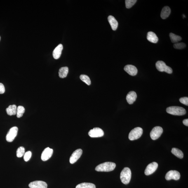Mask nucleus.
Masks as SVG:
<instances>
[{
	"label": "nucleus",
	"mask_w": 188,
	"mask_h": 188,
	"mask_svg": "<svg viewBox=\"0 0 188 188\" xmlns=\"http://www.w3.org/2000/svg\"><path fill=\"white\" fill-rule=\"evenodd\" d=\"M80 78L82 81L86 83L88 85H90L91 84V82L90 78L88 76L84 74L81 75L80 76Z\"/></svg>",
	"instance_id": "nucleus-26"
},
{
	"label": "nucleus",
	"mask_w": 188,
	"mask_h": 188,
	"mask_svg": "<svg viewBox=\"0 0 188 188\" xmlns=\"http://www.w3.org/2000/svg\"><path fill=\"white\" fill-rule=\"evenodd\" d=\"M143 133V130L140 127H136L132 129L129 135V138L130 140H137L141 137Z\"/></svg>",
	"instance_id": "nucleus-4"
},
{
	"label": "nucleus",
	"mask_w": 188,
	"mask_h": 188,
	"mask_svg": "<svg viewBox=\"0 0 188 188\" xmlns=\"http://www.w3.org/2000/svg\"><path fill=\"white\" fill-rule=\"evenodd\" d=\"M171 13V9L169 7L165 6L162 8L161 13L162 19H165L168 18Z\"/></svg>",
	"instance_id": "nucleus-19"
},
{
	"label": "nucleus",
	"mask_w": 188,
	"mask_h": 188,
	"mask_svg": "<svg viewBox=\"0 0 188 188\" xmlns=\"http://www.w3.org/2000/svg\"><path fill=\"white\" fill-rule=\"evenodd\" d=\"M180 177V173L176 170H170L166 174L165 178L167 180L171 179L177 180H178Z\"/></svg>",
	"instance_id": "nucleus-8"
},
{
	"label": "nucleus",
	"mask_w": 188,
	"mask_h": 188,
	"mask_svg": "<svg viewBox=\"0 0 188 188\" xmlns=\"http://www.w3.org/2000/svg\"><path fill=\"white\" fill-rule=\"evenodd\" d=\"M88 134L91 137H100L104 135V132L102 129L99 128H95L91 130L88 132Z\"/></svg>",
	"instance_id": "nucleus-9"
},
{
	"label": "nucleus",
	"mask_w": 188,
	"mask_h": 188,
	"mask_svg": "<svg viewBox=\"0 0 188 188\" xmlns=\"http://www.w3.org/2000/svg\"><path fill=\"white\" fill-rule=\"evenodd\" d=\"M166 111L168 114L178 116L183 115L186 112L185 109L179 106H171L168 107Z\"/></svg>",
	"instance_id": "nucleus-3"
},
{
	"label": "nucleus",
	"mask_w": 188,
	"mask_h": 188,
	"mask_svg": "<svg viewBox=\"0 0 188 188\" xmlns=\"http://www.w3.org/2000/svg\"><path fill=\"white\" fill-rule=\"evenodd\" d=\"M131 177V172L129 168L125 167L120 174V179L123 184H128L130 182Z\"/></svg>",
	"instance_id": "nucleus-2"
},
{
	"label": "nucleus",
	"mask_w": 188,
	"mask_h": 188,
	"mask_svg": "<svg viewBox=\"0 0 188 188\" xmlns=\"http://www.w3.org/2000/svg\"><path fill=\"white\" fill-rule=\"evenodd\" d=\"M63 48V46L62 44H59L53 52V56L54 59H57L59 58L62 54V51Z\"/></svg>",
	"instance_id": "nucleus-16"
},
{
	"label": "nucleus",
	"mask_w": 188,
	"mask_h": 188,
	"mask_svg": "<svg viewBox=\"0 0 188 188\" xmlns=\"http://www.w3.org/2000/svg\"><path fill=\"white\" fill-rule=\"evenodd\" d=\"M53 153V149L47 147L43 151L41 155V159L43 161H46L51 157Z\"/></svg>",
	"instance_id": "nucleus-13"
},
{
	"label": "nucleus",
	"mask_w": 188,
	"mask_h": 188,
	"mask_svg": "<svg viewBox=\"0 0 188 188\" xmlns=\"http://www.w3.org/2000/svg\"><path fill=\"white\" fill-rule=\"evenodd\" d=\"M25 112V109L23 106H19L17 108V118H20Z\"/></svg>",
	"instance_id": "nucleus-25"
},
{
	"label": "nucleus",
	"mask_w": 188,
	"mask_h": 188,
	"mask_svg": "<svg viewBox=\"0 0 188 188\" xmlns=\"http://www.w3.org/2000/svg\"><path fill=\"white\" fill-rule=\"evenodd\" d=\"M25 153V149L23 147H20L18 148L17 151V157L21 158Z\"/></svg>",
	"instance_id": "nucleus-27"
},
{
	"label": "nucleus",
	"mask_w": 188,
	"mask_h": 188,
	"mask_svg": "<svg viewBox=\"0 0 188 188\" xmlns=\"http://www.w3.org/2000/svg\"><path fill=\"white\" fill-rule=\"evenodd\" d=\"M18 128L17 126H14L10 128L6 136V140L8 142H13L16 137Z\"/></svg>",
	"instance_id": "nucleus-6"
},
{
	"label": "nucleus",
	"mask_w": 188,
	"mask_h": 188,
	"mask_svg": "<svg viewBox=\"0 0 188 188\" xmlns=\"http://www.w3.org/2000/svg\"><path fill=\"white\" fill-rule=\"evenodd\" d=\"M163 132L162 127L157 126L154 127L150 132V137L153 140H156L161 136Z\"/></svg>",
	"instance_id": "nucleus-7"
},
{
	"label": "nucleus",
	"mask_w": 188,
	"mask_h": 188,
	"mask_svg": "<svg viewBox=\"0 0 188 188\" xmlns=\"http://www.w3.org/2000/svg\"><path fill=\"white\" fill-rule=\"evenodd\" d=\"M124 70L129 74L132 76L136 75L138 73L137 68L135 66L130 64L125 66Z\"/></svg>",
	"instance_id": "nucleus-14"
},
{
	"label": "nucleus",
	"mask_w": 188,
	"mask_h": 188,
	"mask_svg": "<svg viewBox=\"0 0 188 188\" xmlns=\"http://www.w3.org/2000/svg\"><path fill=\"white\" fill-rule=\"evenodd\" d=\"M116 166L115 163H114L105 162L97 165L96 167L95 170L99 172H109L114 170Z\"/></svg>",
	"instance_id": "nucleus-1"
},
{
	"label": "nucleus",
	"mask_w": 188,
	"mask_h": 188,
	"mask_svg": "<svg viewBox=\"0 0 188 188\" xmlns=\"http://www.w3.org/2000/svg\"><path fill=\"white\" fill-rule=\"evenodd\" d=\"M68 68L67 67H64L61 68L59 69V77L61 78H64L67 76L68 73Z\"/></svg>",
	"instance_id": "nucleus-21"
},
{
	"label": "nucleus",
	"mask_w": 188,
	"mask_h": 188,
	"mask_svg": "<svg viewBox=\"0 0 188 188\" xmlns=\"http://www.w3.org/2000/svg\"><path fill=\"white\" fill-rule=\"evenodd\" d=\"M29 186L30 188H47L48 185L44 181L36 180L30 183Z\"/></svg>",
	"instance_id": "nucleus-12"
},
{
	"label": "nucleus",
	"mask_w": 188,
	"mask_h": 188,
	"mask_svg": "<svg viewBox=\"0 0 188 188\" xmlns=\"http://www.w3.org/2000/svg\"><path fill=\"white\" fill-rule=\"evenodd\" d=\"M136 0H126L125 1V6L127 8H130L136 3Z\"/></svg>",
	"instance_id": "nucleus-28"
},
{
	"label": "nucleus",
	"mask_w": 188,
	"mask_h": 188,
	"mask_svg": "<svg viewBox=\"0 0 188 188\" xmlns=\"http://www.w3.org/2000/svg\"><path fill=\"white\" fill-rule=\"evenodd\" d=\"M156 67L158 70L161 72H165L169 74L172 73L171 68L167 66L163 61H158L156 63Z\"/></svg>",
	"instance_id": "nucleus-5"
},
{
	"label": "nucleus",
	"mask_w": 188,
	"mask_h": 188,
	"mask_svg": "<svg viewBox=\"0 0 188 188\" xmlns=\"http://www.w3.org/2000/svg\"><path fill=\"white\" fill-rule=\"evenodd\" d=\"M186 47V45L183 43H176L173 45L174 48L176 49H182Z\"/></svg>",
	"instance_id": "nucleus-29"
},
{
	"label": "nucleus",
	"mask_w": 188,
	"mask_h": 188,
	"mask_svg": "<svg viewBox=\"0 0 188 188\" xmlns=\"http://www.w3.org/2000/svg\"><path fill=\"white\" fill-rule=\"evenodd\" d=\"M169 36L172 42L173 43H176L178 41H180L182 39L180 36L177 35L172 33H170Z\"/></svg>",
	"instance_id": "nucleus-24"
},
{
	"label": "nucleus",
	"mask_w": 188,
	"mask_h": 188,
	"mask_svg": "<svg viewBox=\"0 0 188 188\" xmlns=\"http://www.w3.org/2000/svg\"><path fill=\"white\" fill-rule=\"evenodd\" d=\"M158 164L156 162H153L147 165L145 169L144 174L147 176L151 175L156 171L158 168Z\"/></svg>",
	"instance_id": "nucleus-10"
},
{
	"label": "nucleus",
	"mask_w": 188,
	"mask_h": 188,
	"mask_svg": "<svg viewBox=\"0 0 188 188\" xmlns=\"http://www.w3.org/2000/svg\"><path fill=\"white\" fill-rule=\"evenodd\" d=\"M17 107L15 104L10 105L6 109V111L9 115H15L17 114Z\"/></svg>",
	"instance_id": "nucleus-20"
},
{
	"label": "nucleus",
	"mask_w": 188,
	"mask_h": 188,
	"mask_svg": "<svg viewBox=\"0 0 188 188\" xmlns=\"http://www.w3.org/2000/svg\"><path fill=\"white\" fill-rule=\"evenodd\" d=\"M32 156V153L30 151H27L24 153V160L26 162H27L30 160Z\"/></svg>",
	"instance_id": "nucleus-30"
},
{
	"label": "nucleus",
	"mask_w": 188,
	"mask_h": 188,
	"mask_svg": "<svg viewBox=\"0 0 188 188\" xmlns=\"http://www.w3.org/2000/svg\"><path fill=\"white\" fill-rule=\"evenodd\" d=\"M183 123L184 125H186V126H188V119H185L183 121Z\"/></svg>",
	"instance_id": "nucleus-33"
},
{
	"label": "nucleus",
	"mask_w": 188,
	"mask_h": 188,
	"mask_svg": "<svg viewBox=\"0 0 188 188\" xmlns=\"http://www.w3.org/2000/svg\"><path fill=\"white\" fill-rule=\"evenodd\" d=\"M179 101L182 104L186 106H188V97H181L179 99Z\"/></svg>",
	"instance_id": "nucleus-31"
},
{
	"label": "nucleus",
	"mask_w": 188,
	"mask_h": 188,
	"mask_svg": "<svg viewBox=\"0 0 188 188\" xmlns=\"http://www.w3.org/2000/svg\"><path fill=\"white\" fill-rule=\"evenodd\" d=\"M83 151L81 149H78L75 151L71 155L69 161L71 164L75 163L81 157Z\"/></svg>",
	"instance_id": "nucleus-11"
},
{
	"label": "nucleus",
	"mask_w": 188,
	"mask_h": 188,
	"mask_svg": "<svg viewBox=\"0 0 188 188\" xmlns=\"http://www.w3.org/2000/svg\"><path fill=\"white\" fill-rule=\"evenodd\" d=\"M137 95L136 92L133 91H131L129 92L127 94L126 99L127 102L130 104H133L136 100Z\"/></svg>",
	"instance_id": "nucleus-15"
},
{
	"label": "nucleus",
	"mask_w": 188,
	"mask_h": 188,
	"mask_svg": "<svg viewBox=\"0 0 188 188\" xmlns=\"http://www.w3.org/2000/svg\"><path fill=\"white\" fill-rule=\"evenodd\" d=\"M171 152L172 154L175 155L177 157L182 159L184 157L183 153L182 151L177 148H173L172 149Z\"/></svg>",
	"instance_id": "nucleus-23"
},
{
	"label": "nucleus",
	"mask_w": 188,
	"mask_h": 188,
	"mask_svg": "<svg viewBox=\"0 0 188 188\" xmlns=\"http://www.w3.org/2000/svg\"><path fill=\"white\" fill-rule=\"evenodd\" d=\"M5 92L4 85L2 83H0V94H3Z\"/></svg>",
	"instance_id": "nucleus-32"
},
{
	"label": "nucleus",
	"mask_w": 188,
	"mask_h": 188,
	"mask_svg": "<svg viewBox=\"0 0 188 188\" xmlns=\"http://www.w3.org/2000/svg\"><path fill=\"white\" fill-rule=\"evenodd\" d=\"M0 40H1V37H0Z\"/></svg>",
	"instance_id": "nucleus-34"
},
{
	"label": "nucleus",
	"mask_w": 188,
	"mask_h": 188,
	"mask_svg": "<svg viewBox=\"0 0 188 188\" xmlns=\"http://www.w3.org/2000/svg\"><path fill=\"white\" fill-rule=\"evenodd\" d=\"M147 39L150 42L153 43H156L158 41V38L155 33L149 31L147 33Z\"/></svg>",
	"instance_id": "nucleus-18"
},
{
	"label": "nucleus",
	"mask_w": 188,
	"mask_h": 188,
	"mask_svg": "<svg viewBox=\"0 0 188 188\" xmlns=\"http://www.w3.org/2000/svg\"><path fill=\"white\" fill-rule=\"evenodd\" d=\"M76 188H96L95 184L89 182H83L78 184Z\"/></svg>",
	"instance_id": "nucleus-22"
},
{
	"label": "nucleus",
	"mask_w": 188,
	"mask_h": 188,
	"mask_svg": "<svg viewBox=\"0 0 188 188\" xmlns=\"http://www.w3.org/2000/svg\"><path fill=\"white\" fill-rule=\"evenodd\" d=\"M108 20L111 28L113 30H116L118 27V23L115 18L113 16L110 15L108 17Z\"/></svg>",
	"instance_id": "nucleus-17"
}]
</instances>
